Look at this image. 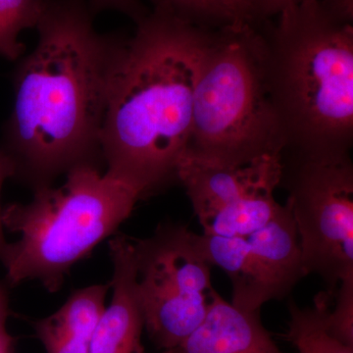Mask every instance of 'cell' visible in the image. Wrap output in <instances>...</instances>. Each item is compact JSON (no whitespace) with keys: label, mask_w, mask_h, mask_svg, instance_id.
Segmentation results:
<instances>
[{"label":"cell","mask_w":353,"mask_h":353,"mask_svg":"<svg viewBox=\"0 0 353 353\" xmlns=\"http://www.w3.org/2000/svg\"><path fill=\"white\" fill-rule=\"evenodd\" d=\"M333 311H327L330 333L353 347V276L343 279L336 290Z\"/></svg>","instance_id":"obj_17"},{"label":"cell","mask_w":353,"mask_h":353,"mask_svg":"<svg viewBox=\"0 0 353 353\" xmlns=\"http://www.w3.org/2000/svg\"><path fill=\"white\" fill-rule=\"evenodd\" d=\"M260 311L248 312L217 294L205 319L176 353H283L262 324Z\"/></svg>","instance_id":"obj_11"},{"label":"cell","mask_w":353,"mask_h":353,"mask_svg":"<svg viewBox=\"0 0 353 353\" xmlns=\"http://www.w3.org/2000/svg\"><path fill=\"white\" fill-rule=\"evenodd\" d=\"M161 353H176L174 350H164L163 352Z\"/></svg>","instance_id":"obj_24"},{"label":"cell","mask_w":353,"mask_h":353,"mask_svg":"<svg viewBox=\"0 0 353 353\" xmlns=\"http://www.w3.org/2000/svg\"><path fill=\"white\" fill-rule=\"evenodd\" d=\"M226 1L238 15L239 19L250 22L253 0H226Z\"/></svg>","instance_id":"obj_22"},{"label":"cell","mask_w":353,"mask_h":353,"mask_svg":"<svg viewBox=\"0 0 353 353\" xmlns=\"http://www.w3.org/2000/svg\"><path fill=\"white\" fill-rule=\"evenodd\" d=\"M94 17L88 0H50L36 48L14 69L1 150L32 190L78 167L103 170L102 125L127 34L99 32Z\"/></svg>","instance_id":"obj_1"},{"label":"cell","mask_w":353,"mask_h":353,"mask_svg":"<svg viewBox=\"0 0 353 353\" xmlns=\"http://www.w3.org/2000/svg\"><path fill=\"white\" fill-rule=\"evenodd\" d=\"M303 0H253L250 23L261 22L279 15L287 7L296 6Z\"/></svg>","instance_id":"obj_19"},{"label":"cell","mask_w":353,"mask_h":353,"mask_svg":"<svg viewBox=\"0 0 353 353\" xmlns=\"http://www.w3.org/2000/svg\"><path fill=\"white\" fill-rule=\"evenodd\" d=\"M153 8H165L197 25L218 29L243 22L226 0H150Z\"/></svg>","instance_id":"obj_16"},{"label":"cell","mask_w":353,"mask_h":353,"mask_svg":"<svg viewBox=\"0 0 353 353\" xmlns=\"http://www.w3.org/2000/svg\"><path fill=\"white\" fill-rule=\"evenodd\" d=\"M275 192L248 197L199 219L203 234L223 238H243L271 222L283 205L276 201Z\"/></svg>","instance_id":"obj_13"},{"label":"cell","mask_w":353,"mask_h":353,"mask_svg":"<svg viewBox=\"0 0 353 353\" xmlns=\"http://www.w3.org/2000/svg\"><path fill=\"white\" fill-rule=\"evenodd\" d=\"M259 34L265 85L285 148L350 152L353 141V26L341 24L319 0H303Z\"/></svg>","instance_id":"obj_3"},{"label":"cell","mask_w":353,"mask_h":353,"mask_svg":"<svg viewBox=\"0 0 353 353\" xmlns=\"http://www.w3.org/2000/svg\"><path fill=\"white\" fill-rule=\"evenodd\" d=\"M281 155L243 166H224L185 152L176 180L185 188L197 219L254 194L275 192L281 180Z\"/></svg>","instance_id":"obj_9"},{"label":"cell","mask_w":353,"mask_h":353,"mask_svg":"<svg viewBox=\"0 0 353 353\" xmlns=\"http://www.w3.org/2000/svg\"><path fill=\"white\" fill-rule=\"evenodd\" d=\"M8 314V299L6 288L0 285V340L8 336L6 329V321Z\"/></svg>","instance_id":"obj_23"},{"label":"cell","mask_w":353,"mask_h":353,"mask_svg":"<svg viewBox=\"0 0 353 353\" xmlns=\"http://www.w3.org/2000/svg\"><path fill=\"white\" fill-rule=\"evenodd\" d=\"M110 284L76 290L57 312L34 323L48 353H88L90 341L105 309Z\"/></svg>","instance_id":"obj_12"},{"label":"cell","mask_w":353,"mask_h":353,"mask_svg":"<svg viewBox=\"0 0 353 353\" xmlns=\"http://www.w3.org/2000/svg\"><path fill=\"white\" fill-rule=\"evenodd\" d=\"M50 0H0V57L17 61L25 51L21 32L36 29Z\"/></svg>","instance_id":"obj_15"},{"label":"cell","mask_w":353,"mask_h":353,"mask_svg":"<svg viewBox=\"0 0 353 353\" xmlns=\"http://www.w3.org/2000/svg\"><path fill=\"white\" fill-rule=\"evenodd\" d=\"M281 180L289 196L304 271L319 276L334 297L353 276V164L350 152L285 148Z\"/></svg>","instance_id":"obj_6"},{"label":"cell","mask_w":353,"mask_h":353,"mask_svg":"<svg viewBox=\"0 0 353 353\" xmlns=\"http://www.w3.org/2000/svg\"><path fill=\"white\" fill-rule=\"evenodd\" d=\"M136 25L114 67L101 143L104 171L143 199L178 182L194 90L217 29L165 8Z\"/></svg>","instance_id":"obj_2"},{"label":"cell","mask_w":353,"mask_h":353,"mask_svg":"<svg viewBox=\"0 0 353 353\" xmlns=\"http://www.w3.org/2000/svg\"><path fill=\"white\" fill-rule=\"evenodd\" d=\"M143 322L157 347L175 350L205 319L217 292L196 233L165 223L150 238L132 239Z\"/></svg>","instance_id":"obj_7"},{"label":"cell","mask_w":353,"mask_h":353,"mask_svg":"<svg viewBox=\"0 0 353 353\" xmlns=\"http://www.w3.org/2000/svg\"><path fill=\"white\" fill-rule=\"evenodd\" d=\"M332 297L320 292L312 307H299L294 301L289 303L290 320L285 341L299 353H353V347L330 333L326 314Z\"/></svg>","instance_id":"obj_14"},{"label":"cell","mask_w":353,"mask_h":353,"mask_svg":"<svg viewBox=\"0 0 353 353\" xmlns=\"http://www.w3.org/2000/svg\"><path fill=\"white\" fill-rule=\"evenodd\" d=\"M65 178L2 210L3 227L19 236L0 259L8 285L36 280L58 292L72 267L115 234L141 201L137 190L97 167H78Z\"/></svg>","instance_id":"obj_4"},{"label":"cell","mask_w":353,"mask_h":353,"mask_svg":"<svg viewBox=\"0 0 353 353\" xmlns=\"http://www.w3.org/2000/svg\"><path fill=\"white\" fill-rule=\"evenodd\" d=\"M285 139L265 85L259 34L250 22L216 30L194 90L185 152L224 166L281 155Z\"/></svg>","instance_id":"obj_5"},{"label":"cell","mask_w":353,"mask_h":353,"mask_svg":"<svg viewBox=\"0 0 353 353\" xmlns=\"http://www.w3.org/2000/svg\"><path fill=\"white\" fill-rule=\"evenodd\" d=\"M90 10L94 13L103 11H116L131 18L134 23L139 22L148 13V9L141 0H88Z\"/></svg>","instance_id":"obj_18"},{"label":"cell","mask_w":353,"mask_h":353,"mask_svg":"<svg viewBox=\"0 0 353 353\" xmlns=\"http://www.w3.org/2000/svg\"><path fill=\"white\" fill-rule=\"evenodd\" d=\"M108 245L113 265L112 299L95 327L88 353H145L141 341L145 322L132 239L116 234Z\"/></svg>","instance_id":"obj_10"},{"label":"cell","mask_w":353,"mask_h":353,"mask_svg":"<svg viewBox=\"0 0 353 353\" xmlns=\"http://www.w3.org/2000/svg\"><path fill=\"white\" fill-rule=\"evenodd\" d=\"M199 252L219 267L232 285V301L248 312L289 296L306 274L289 201L266 226L243 238L196 233Z\"/></svg>","instance_id":"obj_8"},{"label":"cell","mask_w":353,"mask_h":353,"mask_svg":"<svg viewBox=\"0 0 353 353\" xmlns=\"http://www.w3.org/2000/svg\"><path fill=\"white\" fill-rule=\"evenodd\" d=\"M322 8L341 24L352 26L353 0H319Z\"/></svg>","instance_id":"obj_20"},{"label":"cell","mask_w":353,"mask_h":353,"mask_svg":"<svg viewBox=\"0 0 353 353\" xmlns=\"http://www.w3.org/2000/svg\"><path fill=\"white\" fill-rule=\"evenodd\" d=\"M15 176V166L12 160L0 148V194H1L2 185L7 179ZM3 223H2V209L0 205V259L3 255L7 243L3 233Z\"/></svg>","instance_id":"obj_21"}]
</instances>
